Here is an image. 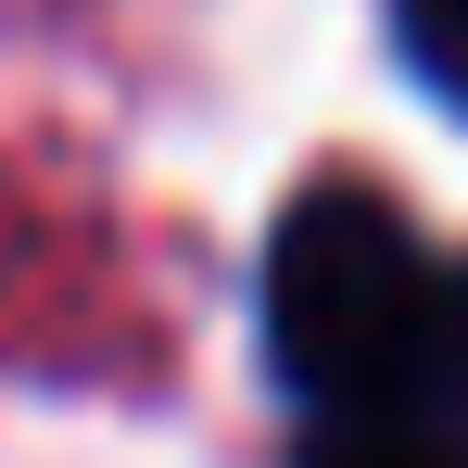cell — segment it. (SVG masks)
<instances>
[{
  "mask_svg": "<svg viewBox=\"0 0 468 468\" xmlns=\"http://www.w3.org/2000/svg\"><path fill=\"white\" fill-rule=\"evenodd\" d=\"M418 405L468 443V266L443 279V329H431V392H418Z\"/></svg>",
  "mask_w": 468,
  "mask_h": 468,
  "instance_id": "277c9868",
  "label": "cell"
},
{
  "mask_svg": "<svg viewBox=\"0 0 468 468\" xmlns=\"http://www.w3.org/2000/svg\"><path fill=\"white\" fill-rule=\"evenodd\" d=\"M392 38H405L418 89L468 114V0H392Z\"/></svg>",
  "mask_w": 468,
  "mask_h": 468,
  "instance_id": "3957f363",
  "label": "cell"
},
{
  "mask_svg": "<svg viewBox=\"0 0 468 468\" xmlns=\"http://www.w3.org/2000/svg\"><path fill=\"white\" fill-rule=\"evenodd\" d=\"M304 468H468V443L431 405H380V418H316Z\"/></svg>",
  "mask_w": 468,
  "mask_h": 468,
  "instance_id": "7a4b0ae2",
  "label": "cell"
},
{
  "mask_svg": "<svg viewBox=\"0 0 468 468\" xmlns=\"http://www.w3.org/2000/svg\"><path fill=\"white\" fill-rule=\"evenodd\" d=\"M443 266L418 253L405 203L367 177H316L266 240V355L316 418H380L431 392Z\"/></svg>",
  "mask_w": 468,
  "mask_h": 468,
  "instance_id": "6da1fadb",
  "label": "cell"
}]
</instances>
